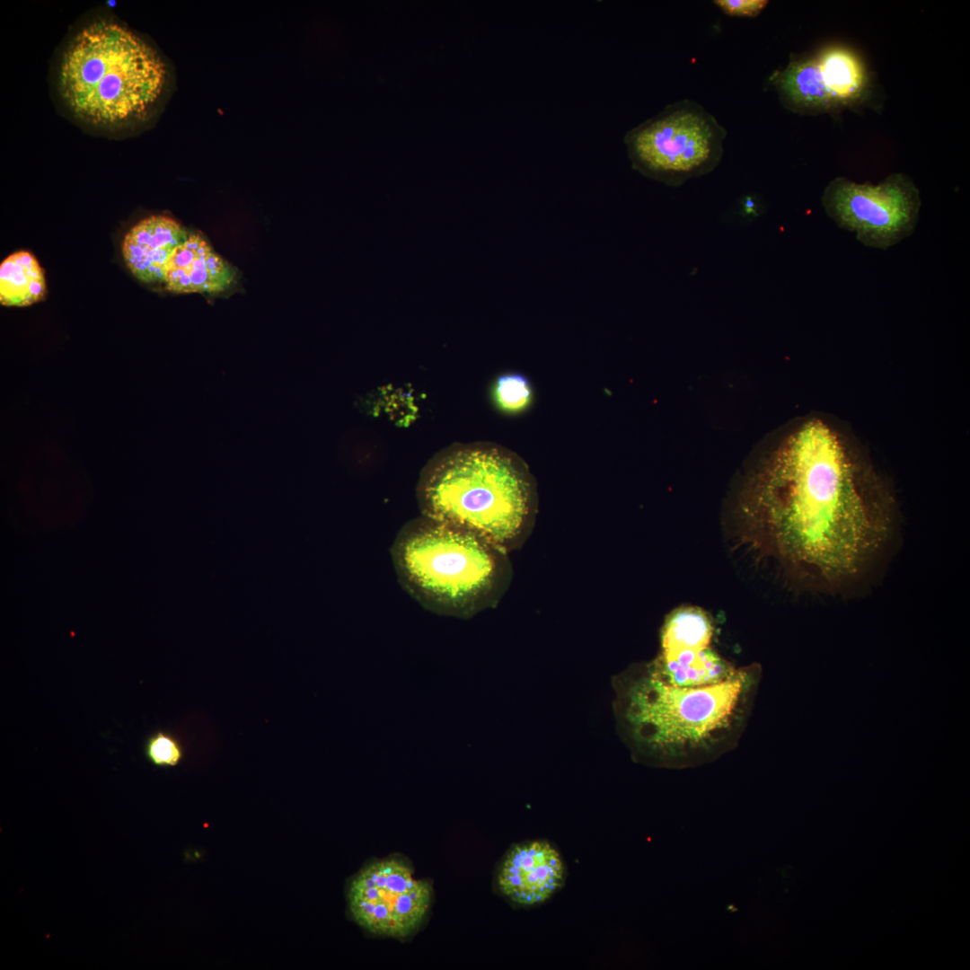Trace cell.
I'll use <instances>...</instances> for the list:
<instances>
[{
	"label": "cell",
	"instance_id": "obj_1",
	"mask_svg": "<svg viewBox=\"0 0 970 970\" xmlns=\"http://www.w3.org/2000/svg\"><path fill=\"white\" fill-rule=\"evenodd\" d=\"M742 512L755 547L831 590L856 578L886 542L895 498L837 429L814 419L764 461Z\"/></svg>",
	"mask_w": 970,
	"mask_h": 970
},
{
	"label": "cell",
	"instance_id": "obj_2",
	"mask_svg": "<svg viewBox=\"0 0 970 970\" xmlns=\"http://www.w3.org/2000/svg\"><path fill=\"white\" fill-rule=\"evenodd\" d=\"M761 679L754 664L718 684L680 688L663 682L648 663L631 666L612 681L618 734L632 759L648 766L711 763L740 743Z\"/></svg>",
	"mask_w": 970,
	"mask_h": 970
},
{
	"label": "cell",
	"instance_id": "obj_3",
	"mask_svg": "<svg viewBox=\"0 0 970 970\" xmlns=\"http://www.w3.org/2000/svg\"><path fill=\"white\" fill-rule=\"evenodd\" d=\"M417 498L423 516L471 532L501 550L523 526L530 487L519 461L504 447L454 444L423 468Z\"/></svg>",
	"mask_w": 970,
	"mask_h": 970
},
{
	"label": "cell",
	"instance_id": "obj_4",
	"mask_svg": "<svg viewBox=\"0 0 970 970\" xmlns=\"http://www.w3.org/2000/svg\"><path fill=\"white\" fill-rule=\"evenodd\" d=\"M168 68L158 52L128 28L100 21L66 49L59 91L78 118L120 126L146 117L162 98Z\"/></svg>",
	"mask_w": 970,
	"mask_h": 970
},
{
	"label": "cell",
	"instance_id": "obj_5",
	"mask_svg": "<svg viewBox=\"0 0 970 970\" xmlns=\"http://www.w3.org/2000/svg\"><path fill=\"white\" fill-rule=\"evenodd\" d=\"M498 548L466 530L421 516L392 546L401 584L427 609L465 617L483 605L500 576Z\"/></svg>",
	"mask_w": 970,
	"mask_h": 970
},
{
	"label": "cell",
	"instance_id": "obj_6",
	"mask_svg": "<svg viewBox=\"0 0 970 970\" xmlns=\"http://www.w3.org/2000/svg\"><path fill=\"white\" fill-rule=\"evenodd\" d=\"M726 129L701 104L682 100L630 131L635 165L670 186L712 172L723 156Z\"/></svg>",
	"mask_w": 970,
	"mask_h": 970
},
{
	"label": "cell",
	"instance_id": "obj_7",
	"mask_svg": "<svg viewBox=\"0 0 970 970\" xmlns=\"http://www.w3.org/2000/svg\"><path fill=\"white\" fill-rule=\"evenodd\" d=\"M822 204L826 215L860 242L886 250L913 233L922 202L912 179L893 173L877 185L837 177L824 189Z\"/></svg>",
	"mask_w": 970,
	"mask_h": 970
},
{
	"label": "cell",
	"instance_id": "obj_8",
	"mask_svg": "<svg viewBox=\"0 0 970 970\" xmlns=\"http://www.w3.org/2000/svg\"><path fill=\"white\" fill-rule=\"evenodd\" d=\"M432 896L431 884L415 878L409 864L394 857L363 868L348 889L355 922L372 934L393 939H405L419 929Z\"/></svg>",
	"mask_w": 970,
	"mask_h": 970
},
{
	"label": "cell",
	"instance_id": "obj_9",
	"mask_svg": "<svg viewBox=\"0 0 970 970\" xmlns=\"http://www.w3.org/2000/svg\"><path fill=\"white\" fill-rule=\"evenodd\" d=\"M713 625L699 608L683 607L670 613L661 631L657 657L648 663L667 684L706 687L724 682L737 670L712 648Z\"/></svg>",
	"mask_w": 970,
	"mask_h": 970
},
{
	"label": "cell",
	"instance_id": "obj_10",
	"mask_svg": "<svg viewBox=\"0 0 970 970\" xmlns=\"http://www.w3.org/2000/svg\"><path fill=\"white\" fill-rule=\"evenodd\" d=\"M566 865L559 850L544 839L513 844L505 853L496 874L498 892L521 908L548 901L565 884Z\"/></svg>",
	"mask_w": 970,
	"mask_h": 970
},
{
	"label": "cell",
	"instance_id": "obj_11",
	"mask_svg": "<svg viewBox=\"0 0 970 970\" xmlns=\"http://www.w3.org/2000/svg\"><path fill=\"white\" fill-rule=\"evenodd\" d=\"M187 232L174 219L151 216L134 225L125 235L122 255L128 268L146 283L163 281L169 261L183 243Z\"/></svg>",
	"mask_w": 970,
	"mask_h": 970
},
{
	"label": "cell",
	"instance_id": "obj_12",
	"mask_svg": "<svg viewBox=\"0 0 970 970\" xmlns=\"http://www.w3.org/2000/svg\"><path fill=\"white\" fill-rule=\"evenodd\" d=\"M235 271L199 234H189L173 252L164 276L174 293H216L228 288Z\"/></svg>",
	"mask_w": 970,
	"mask_h": 970
},
{
	"label": "cell",
	"instance_id": "obj_13",
	"mask_svg": "<svg viewBox=\"0 0 970 970\" xmlns=\"http://www.w3.org/2000/svg\"><path fill=\"white\" fill-rule=\"evenodd\" d=\"M784 104L799 113L837 106L824 82L817 58L792 59L772 76Z\"/></svg>",
	"mask_w": 970,
	"mask_h": 970
},
{
	"label": "cell",
	"instance_id": "obj_14",
	"mask_svg": "<svg viewBox=\"0 0 970 970\" xmlns=\"http://www.w3.org/2000/svg\"><path fill=\"white\" fill-rule=\"evenodd\" d=\"M46 294L43 271L30 252L9 255L0 265V303L24 306L42 300Z\"/></svg>",
	"mask_w": 970,
	"mask_h": 970
},
{
	"label": "cell",
	"instance_id": "obj_15",
	"mask_svg": "<svg viewBox=\"0 0 970 970\" xmlns=\"http://www.w3.org/2000/svg\"><path fill=\"white\" fill-rule=\"evenodd\" d=\"M827 90L836 105L859 100L866 90L865 70L858 57L842 48H831L817 57Z\"/></svg>",
	"mask_w": 970,
	"mask_h": 970
},
{
	"label": "cell",
	"instance_id": "obj_16",
	"mask_svg": "<svg viewBox=\"0 0 970 970\" xmlns=\"http://www.w3.org/2000/svg\"><path fill=\"white\" fill-rule=\"evenodd\" d=\"M493 398L501 410L517 413L527 409L532 403L533 388L525 375L517 373L505 374L495 382Z\"/></svg>",
	"mask_w": 970,
	"mask_h": 970
},
{
	"label": "cell",
	"instance_id": "obj_17",
	"mask_svg": "<svg viewBox=\"0 0 970 970\" xmlns=\"http://www.w3.org/2000/svg\"><path fill=\"white\" fill-rule=\"evenodd\" d=\"M145 755L158 767H173L183 759L184 749L181 741L172 733L157 730L145 743Z\"/></svg>",
	"mask_w": 970,
	"mask_h": 970
},
{
	"label": "cell",
	"instance_id": "obj_18",
	"mask_svg": "<svg viewBox=\"0 0 970 970\" xmlns=\"http://www.w3.org/2000/svg\"><path fill=\"white\" fill-rule=\"evenodd\" d=\"M729 15L756 16L767 4L763 0H719L714 2Z\"/></svg>",
	"mask_w": 970,
	"mask_h": 970
},
{
	"label": "cell",
	"instance_id": "obj_19",
	"mask_svg": "<svg viewBox=\"0 0 970 970\" xmlns=\"http://www.w3.org/2000/svg\"><path fill=\"white\" fill-rule=\"evenodd\" d=\"M741 213L746 217H757L762 213L761 205L757 202L756 198L746 196L742 199Z\"/></svg>",
	"mask_w": 970,
	"mask_h": 970
}]
</instances>
